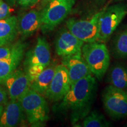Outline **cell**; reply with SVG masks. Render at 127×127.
Masks as SVG:
<instances>
[{
	"label": "cell",
	"instance_id": "1",
	"mask_svg": "<svg viewBox=\"0 0 127 127\" xmlns=\"http://www.w3.org/2000/svg\"><path fill=\"white\" fill-rule=\"evenodd\" d=\"M97 90L96 78L93 75L77 81L71 88L58 107V110L69 114L72 125H76L91 111Z\"/></svg>",
	"mask_w": 127,
	"mask_h": 127
},
{
	"label": "cell",
	"instance_id": "2",
	"mask_svg": "<svg viewBox=\"0 0 127 127\" xmlns=\"http://www.w3.org/2000/svg\"><path fill=\"white\" fill-rule=\"evenodd\" d=\"M82 56L93 75L101 81L107 72L110 64V55L104 42H87L82 48Z\"/></svg>",
	"mask_w": 127,
	"mask_h": 127
},
{
	"label": "cell",
	"instance_id": "3",
	"mask_svg": "<svg viewBox=\"0 0 127 127\" xmlns=\"http://www.w3.org/2000/svg\"><path fill=\"white\" fill-rule=\"evenodd\" d=\"M28 122L33 127H42L49 119L45 97L30 88L19 99Z\"/></svg>",
	"mask_w": 127,
	"mask_h": 127
},
{
	"label": "cell",
	"instance_id": "4",
	"mask_svg": "<svg viewBox=\"0 0 127 127\" xmlns=\"http://www.w3.org/2000/svg\"><path fill=\"white\" fill-rule=\"evenodd\" d=\"M76 0H50L41 11V30L50 32L56 28L70 13Z\"/></svg>",
	"mask_w": 127,
	"mask_h": 127
},
{
	"label": "cell",
	"instance_id": "5",
	"mask_svg": "<svg viewBox=\"0 0 127 127\" xmlns=\"http://www.w3.org/2000/svg\"><path fill=\"white\" fill-rule=\"evenodd\" d=\"M104 9L95 14L88 19L71 18L66 21L67 29L84 43L96 42L98 40L99 20Z\"/></svg>",
	"mask_w": 127,
	"mask_h": 127
},
{
	"label": "cell",
	"instance_id": "6",
	"mask_svg": "<svg viewBox=\"0 0 127 127\" xmlns=\"http://www.w3.org/2000/svg\"><path fill=\"white\" fill-rule=\"evenodd\" d=\"M102 99L105 110L112 120L127 117V93L125 90L109 84L103 91Z\"/></svg>",
	"mask_w": 127,
	"mask_h": 127
},
{
	"label": "cell",
	"instance_id": "7",
	"mask_svg": "<svg viewBox=\"0 0 127 127\" xmlns=\"http://www.w3.org/2000/svg\"><path fill=\"white\" fill-rule=\"evenodd\" d=\"M127 14V4L112 5L104 9L99 20L98 42H107Z\"/></svg>",
	"mask_w": 127,
	"mask_h": 127
},
{
	"label": "cell",
	"instance_id": "8",
	"mask_svg": "<svg viewBox=\"0 0 127 127\" xmlns=\"http://www.w3.org/2000/svg\"><path fill=\"white\" fill-rule=\"evenodd\" d=\"M71 85L67 68L63 64L57 65L54 75L44 96L51 101L58 102L64 97Z\"/></svg>",
	"mask_w": 127,
	"mask_h": 127
},
{
	"label": "cell",
	"instance_id": "9",
	"mask_svg": "<svg viewBox=\"0 0 127 127\" xmlns=\"http://www.w3.org/2000/svg\"><path fill=\"white\" fill-rule=\"evenodd\" d=\"M84 42L74 35L67 28L60 30L55 39V52L58 56L82 54Z\"/></svg>",
	"mask_w": 127,
	"mask_h": 127
},
{
	"label": "cell",
	"instance_id": "10",
	"mask_svg": "<svg viewBox=\"0 0 127 127\" xmlns=\"http://www.w3.org/2000/svg\"><path fill=\"white\" fill-rule=\"evenodd\" d=\"M9 100H19L30 88V80L25 71L15 69L2 83Z\"/></svg>",
	"mask_w": 127,
	"mask_h": 127
},
{
	"label": "cell",
	"instance_id": "11",
	"mask_svg": "<svg viewBox=\"0 0 127 127\" xmlns=\"http://www.w3.org/2000/svg\"><path fill=\"white\" fill-rule=\"evenodd\" d=\"M50 47L44 37H38L35 45L25 55L24 65L27 68L33 65H41L47 67L50 64Z\"/></svg>",
	"mask_w": 127,
	"mask_h": 127
},
{
	"label": "cell",
	"instance_id": "12",
	"mask_svg": "<svg viewBox=\"0 0 127 127\" xmlns=\"http://www.w3.org/2000/svg\"><path fill=\"white\" fill-rule=\"evenodd\" d=\"M62 64L67 68L71 85L83 78L93 75L82 54L62 57Z\"/></svg>",
	"mask_w": 127,
	"mask_h": 127
},
{
	"label": "cell",
	"instance_id": "13",
	"mask_svg": "<svg viewBox=\"0 0 127 127\" xmlns=\"http://www.w3.org/2000/svg\"><path fill=\"white\" fill-rule=\"evenodd\" d=\"M17 19L18 32L24 38L31 36L41 28V13L36 9L25 12Z\"/></svg>",
	"mask_w": 127,
	"mask_h": 127
},
{
	"label": "cell",
	"instance_id": "14",
	"mask_svg": "<svg viewBox=\"0 0 127 127\" xmlns=\"http://www.w3.org/2000/svg\"><path fill=\"white\" fill-rule=\"evenodd\" d=\"M24 113L19 100H9L5 105L0 117V127H16L23 120Z\"/></svg>",
	"mask_w": 127,
	"mask_h": 127
},
{
	"label": "cell",
	"instance_id": "15",
	"mask_svg": "<svg viewBox=\"0 0 127 127\" xmlns=\"http://www.w3.org/2000/svg\"><path fill=\"white\" fill-rule=\"evenodd\" d=\"M18 19L9 16L0 20V47L12 43L18 34Z\"/></svg>",
	"mask_w": 127,
	"mask_h": 127
},
{
	"label": "cell",
	"instance_id": "16",
	"mask_svg": "<svg viewBox=\"0 0 127 127\" xmlns=\"http://www.w3.org/2000/svg\"><path fill=\"white\" fill-rule=\"evenodd\" d=\"M107 79L110 85L125 90L127 89V65L123 63L112 65L108 73Z\"/></svg>",
	"mask_w": 127,
	"mask_h": 127
},
{
	"label": "cell",
	"instance_id": "17",
	"mask_svg": "<svg viewBox=\"0 0 127 127\" xmlns=\"http://www.w3.org/2000/svg\"><path fill=\"white\" fill-rule=\"evenodd\" d=\"M57 65L55 64H50L47 66L37 77L31 82L30 88L44 96L54 75Z\"/></svg>",
	"mask_w": 127,
	"mask_h": 127
},
{
	"label": "cell",
	"instance_id": "18",
	"mask_svg": "<svg viewBox=\"0 0 127 127\" xmlns=\"http://www.w3.org/2000/svg\"><path fill=\"white\" fill-rule=\"evenodd\" d=\"M25 49L16 52L8 59L0 60V84L17 69L23 59Z\"/></svg>",
	"mask_w": 127,
	"mask_h": 127
},
{
	"label": "cell",
	"instance_id": "19",
	"mask_svg": "<svg viewBox=\"0 0 127 127\" xmlns=\"http://www.w3.org/2000/svg\"><path fill=\"white\" fill-rule=\"evenodd\" d=\"M82 126L84 127H108L111 123L105 116L96 109L91 111L82 120Z\"/></svg>",
	"mask_w": 127,
	"mask_h": 127
},
{
	"label": "cell",
	"instance_id": "20",
	"mask_svg": "<svg viewBox=\"0 0 127 127\" xmlns=\"http://www.w3.org/2000/svg\"><path fill=\"white\" fill-rule=\"evenodd\" d=\"M112 52L117 58H127V30L116 36L112 44Z\"/></svg>",
	"mask_w": 127,
	"mask_h": 127
},
{
	"label": "cell",
	"instance_id": "21",
	"mask_svg": "<svg viewBox=\"0 0 127 127\" xmlns=\"http://www.w3.org/2000/svg\"><path fill=\"white\" fill-rule=\"evenodd\" d=\"M26 45L21 41L15 43H11L8 45L0 47V60L8 59L14 54L21 50L25 48Z\"/></svg>",
	"mask_w": 127,
	"mask_h": 127
},
{
	"label": "cell",
	"instance_id": "22",
	"mask_svg": "<svg viewBox=\"0 0 127 127\" xmlns=\"http://www.w3.org/2000/svg\"><path fill=\"white\" fill-rule=\"evenodd\" d=\"M46 67L41 65H33L24 68V71L29 78L30 82L34 80L43 71Z\"/></svg>",
	"mask_w": 127,
	"mask_h": 127
},
{
	"label": "cell",
	"instance_id": "23",
	"mask_svg": "<svg viewBox=\"0 0 127 127\" xmlns=\"http://www.w3.org/2000/svg\"><path fill=\"white\" fill-rule=\"evenodd\" d=\"M11 9L9 5L0 0V20L6 18L10 16Z\"/></svg>",
	"mask_w": 127,
	"mask_h": 127
},
{
	"label": "cell",
	"instance_id": "24",
	"mask_svg": "<svg viewBox=\"0 0 127 127\" xmlns=\"http://www.w3.org/2000/svg\"><path fill=\"white\" fill-rule=\"evenodd\" d=\"M8 95L5 88L0 86V104L5 105L8 102Z\"/></svg>",
	"mask_w": 127,
	"mask_h": 127
},
{
	"label": "cell",
	"instance_id": "25",
	"mask_svg": "<svg viewBox=\"0 0 127 127\" xmlns=\"http://www.w3.org/2000/svg\"><path fill=\"white\" fill-rule=\"evenodd\" d=\"M40 0H17V3L21 7L28 8L35 5Z\"/></svg>",
	"mask_w": 127,
	"mask_h": 127
},
{
	"label": "cell",
	"instance_id": "26",
	"mask_svg": "<svg viewBox=\"0 0 127 127\" xmlns=\"http://www.w3.org/2000/svg\"><path fill=\"white\" fill-rule=\"evenodd\" d=\"M6 1L11 6H14L16 3H17V0H6Z\"/></svg>",
	"mask_w": 127,
	"mask_h": 127
},
{
	"label": "cell",
	"instance_id": "27",
	"mask_svg": "<svg viewBox=\"0 0 127 127\" xmlns=\"http://www.w3.org/2000/svg\"><path fill=\"white\" fill-rule=\"evenodd\" d=\"M4 105H1L0 104V117H1V114H2V112H3V110H4Z\"/></svg>",
	"mask_w": 127,
	"mask_h": 127
},
{
	"label": "cell",
	"instance_id": "28",
	"mask_svg": "<svg viewBox=\"0 0 127 127\" xmlns=\"http://www.w3.org/2000/svg\"><path fill=\"white\" fill-rule=\"evenodd\" d=\"M50 1V0H43V1H42V4L45 5L48 2V1Z\"/></svg>",
	"mask_w": 127,
	"mask_h": 127
},
{
	"label": "cell",
	"instance_id": "29",
	"mask_svg": "<svg viewBox=\"0 0 127 127\" xmlns=\"http://www.w3.org/2000/svg\"></svg>",
	"mask_w": 127,
	"mask_h": 127
}]
</instances>
